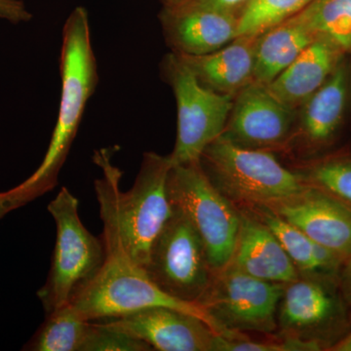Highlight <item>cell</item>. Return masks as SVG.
<instances>
[{"instance_id": "1f68e13d", "label": "cell", "mask_w": 351, "mask_h": 351, "mask_svg": "<svg viewBox=\"0 0 351 351\" xmlns=\"http://www.w3.org/2000/svg\"><path fill=\"white\" fill-rule=\"evenodd\" d=\"M161 1H162L163 6H173L179 3L182 0H161Z\"/></svg>"}, {"instance_id": "8fae6325", "label": "cell", "mask_w": 351, "mask_h": 351, "mask_svg": "<svg viewBox=\"0 0 351 351\" xmlns=\"http://www.w3.org/2000/svg\"><path fill=\"white\" fill-rule=\"evenodd\" d=\"M263 206L314 241L348 260L351 256V206L306 184L299 193Z\"/></svg>"}, {"instance_id": "9c48e42d", "label": "cell", "mask_w": 351, "mask_h": 351, "mask_svg": "<svg viewBox=\"0 0 351 351\" xmlns=\"http://www.w3.org/2000/svg\"><path fill=\"white\" fill-rule=\"evenodd\" d=\"M144 270L166 294L195 304L214 276L199 233L177 209L152 244Z\"/></svg>"}, {"instance_id": "3957f363", "label": "cell", "mask_w": 351, "mask_h": 351, "mask_svg": "<svg viewBox=\"0 0 351 351\" xmlns=\"http://www.w3.org/2000/svg\"><path fill=\"white\" fill-rule=\"evenodd\" d=\"M199 162L215 188L237 207L269 204L306 186L269 151L245 149L221 136L204 149Z\"/></svg>"}, {"instance_id": "277c9868", "label": "cell", "mask_w": 351, "mask_h": 351, "mask_svg": "<svg viewBox=\"0 0 351 351\" xmlns=\"http://www.w3.org/2000/svg\"><path fill=\"white\" fill-rule=\"evenodd\" d=\"M69 306L86 321L122 317L151 307H171L197 316L219 334L213 320L199 304L166 294L144 269L120 254H107L100 270L76 293Z\"/></svg>"}, {"instance_id": "4dcf8cb0", "label": "cell", "mask_w": 351, "mask_h": 351, "mask_svg": "<svg viewBox=\"0 0 351 351\" xmlns=\"http://www.w3.org/2000/svg\"><path fill=\"white\" fill-rule=\"evenodd\" d=\"M330 351H351V332L327 348Z\"/></svg>"}, {"instance_id": "8992f818", "label": "cell", "mask_w": 351, "mask_h": 351, "mask_svg": "<svg viewBox=\"0 0 351 351\" xmlns=\"http://www.w3.org/2000/svg\"><path fill=\"white\" fill-rule=\"evenodd\" d=\"M168 193L173 208L199 233L214 274L228 267L239 234V208L215 188L199 161L172 166Z\"/></svg>"}, {"instance_id": "d4e9b609", "label": "cell", "mask_w": 351, "mask_h": 351, "mask_svg": "<svg viewBox=\"0 0 351 351\" xmlns=\"http://www.w3.org/2000/svg\"><path fill=\"white\" fill-rule=\"evenodd\" d=\"M151 346L103 321H91L80 351H151Z\"/></svg>"}, {"instance_id": "603a6c76", "label": "cell", "mask_w": 351, "mask_h": 351, "mask_svg": "<svg viewBox=\"0 0 351 351\" xmlns=\"http://www.w3.org/2000/svg\"><path fill=\"white\" fill-rule=\"evenodd\" d=\"M314 0H251L239 16V36H260L301 12Z\"/></svg>"}, {"instance_id": "52a82bcc", "label": "cell", "mask_w": 351, "mask_h": 351, "mask_svg": "<svg viewBox=\"0 0 351 351\" xmlns=\"http://www.w3.org/2000/svg\"><path fill=\"white\" fill-rule=\"evenodd\" d=\"M161 73L177 105V138L169 157L172 166L197 162L208 145L223 134L234 97L203 86L182 58H163Z\"/></svg>"}, {"instance_id": "cb8c5ba5", "label": "cell", "mask_w": 351, "mask_h": 351, "mask_svg": "<svg viewBox=\"0 0 351 351\" xmlns=\"http://www.w3.org/2000/svg\"><path fill=\"white\" fill-rule=\"evenodd\" d=\"M304 9L320 36L351 55V0H314Z\"/></svg>"}, {"instance_id": "4fadbf2b", "label": "cell", "mask_w": 351, "mask_h": 351, "mask_svg": "<svg viewBox=\"0 0 351 351\" xmlns=\"http://www.w3.org/2000/svg\"><path fill=\"white\" fill-rule=\"evenodd\" d=\"M335 285L338 284L308 277L286 284L277 311L280 336L323 343L321 335L343 315V300L335 294Z\"/></svg>"}, {"instance_id": "2e32d148", "label": "cell", "mask_w": 351, "mask_h": 351, "mask_svg": "<svg viewBox=\"0 0 351 351\" xmlns=\"http://www.w3.org/2000/svg\"><path fill=\"white\" fill-rule=\"evenodd\" d=\"M350 96L351 64L346 56L298 110L299 136L307 147L318 149L331 142L345 119Z\"/></svg>"}, {"instance_id": "30bf717a", "label": "cell", "mask_w": 351, "mask_h": 351, "mask_svg": "<svg viewBox=\"0 0 351 351\" xmlns=\"http://www.w3.org/2000/svg\"><path fill=\"white\" fill-rule=\"evenodd\" d=\"M297 112L279 101L267 85L253 82L235 95L221 137L245 149L269 151L287 143Z\"/></svg>"}, {"instance_id": "6da1fadb", "label": "cell", "mask_w": 351, "mask_h": 351, "mask_svg": "<svg viewBox=\"0 0 351 351\" xmlns=\"http://www.w3.org/2000/svg\"><path fill=\"white\" fill-rule=\"evenodd\" d=\"M94 162L103 173L95 181V191L106 253L125 255L144 269L152 244L174 213L168 193L169 157L145 152L136 181L126 193L120 189L122 172L113 165L110 149L95 152Z\"/></svg>"}, {"instance_id": "44dd1931", "label": "cell", "mask_w": 351, "mask_h": 351, "mask_svg": "<svg viewBox=\"0 0 351 351\" xmlns=\"http://www.w3.org/2000/svg\"><path fill=\"white\" fill-rule=\"evenodd\" d=\"M90 324L91 321L82 319L68 304L46 314L43 324L25 346L24 350L80 351Z\"/></svg>"}, {"instance_id": "484cf974", "label": "cell", "mask_w": 351, "mask_h": 351, "mask_svg": "<svg viewBox=\"0 0 351 351\" xmlns=\"http://www.w3.org/2000/svg\"><path fill=\"white\" fill-rule=\"evenodd\" d=\"M320 341L282 337L277 341H254L243 337H226L218 335L213 351H318L324 350Z\"/></svg>"}, {"instance_id": "9a60e30c", "label": "cell", "mask_w": 351, "mask_h": 351, "mask_svg": "<svg viewBox=\"0 0 351 351\" xmlns=\"http://www.w3.org/2000/svg\"><path fill=\"white\" fill-rule=\"evenodd\" d=\"M237 208L239 230L228 265L269 282L286 285L299 279L294 263L269 226L249 208Z\"/></svg>"}, {"instance_id": "7c38bea8", "label": "cell", "mask_w": 351, "mask_h": 351, "mask_svg": "<svg viewBox=\"0 0 351 351\" xmlns=\"http://www.w3.org/2000/svg\"><path fill=\"white\" fill-rule=\"evenodd\" d=\"M98 321L142 339L152 350L213 351L219 335L197 316L165 306Z\"/></svg>"}, {"instance_id": "5b68a950", "label": "cell", "mask_w": 351, "mask_h": 351, "mask_svg": "<svg viewBox=\"0 0 351 351\" xmlns=\"http://www.w3.org/2000/svg\"><path fill=\"white\" fill-rule=\"evenodd\" d=\"M78 207L77 198L66 188L47 207L56 223V243L47 280L38 292L46 314L68 306L107 257L103 239L83 226Z\"/></svg>"}, {"instance_id": "f1b7e54d", "label": "cell", "mask_w": 351, "mask_h": 351, "mask_svg": "<svg viewBox=\"0 0 351 351\" xmlns=\"http://www.w3.org/2000/svg\"><path fill=\"white\" fill-rule=\"evenodd\" d=\"M27 204L24 198L21 197L17 193L12 189L0 193V219L5 215L10 213L13 210L24 206Z\"/></svg>"}, {"instance_id": "7a4b0ae2", "label": "cell", "mask_w": 351, "mask_h": 351, "mask_svg": "<svg viewBox=\"0 0 351 351\" xmlns=\"http://www.w3.org/2000/svg\"><path fill=\"white\" fill-rule=\"evenodd\" d=\"M62 34L61 100L49 147L34 174L13 189L27 203L56 186L58 177L77 135L88 101L93 96L99 82L89 16L84 7H76L69 14Z\"/></svg>"}, {"instance_id": "ac0fdd59", "label": "cell", "mask_w": 351, "mask_h": 351, "mask_svg": "<svg viewBox=\"0 0 351 351\" xmlns=\"http://www.w3.org/2000/svg\"><path fill=\"white\" fill-rule=\"evenodd\" d=\"M258 36H237L209 54L179 56L203 86L216 93L235 97L253 82Z\"/></svg>"}, {"instance_id": "4316f807", "label": "cell", "mask_w": 351, "mask_h": 351, "mask_svg": "<svg viewBox=\"0 0 351 351\" xmlns=\"http://www.w3.org/2000/svg\"><path fill=\"white\" fill-rule=\"evenodd\" d=\"M251 0H182L173 6L191 7V8L210 9L221 12L234 14L239 17L240 12ZM169 7V6H163Z\"/></svg>"}, {"instance_id": "5bb4252c", "label": "cell", "mask_w": 351, "mask_h": 351, "mask_svg": "<svg viewBox=\"0 0 351 351\" xmlns=\"http://www.w3.org/2000/svg\"><path fill=\"white\" fill-rule=\"evenodd\" d=\"M159 18L166 43L178 55L209 54L239 36V17L234 14L169 6L163 7Z\"/></svg>"}, {"instance_id": "83f0119b", "label": "cell", "mask_w": 351, "mask_h": 351, "mask_svg": "<svg viewBox=\"0 0 351 351\" xmlns=\"http://www.w3.org/2000/svg\"><path fill=\"white\" fill-rule=\"evenodd\" d=\"M32 18V13L22 0H0V19L21 24L29 22Z\"/></svg>"}, {"instance_id": "7402d4cb", "label": "cell", "mask_w": 351, "mask_h": 351, "mask_svg": "<svg viewBox=\"0 0 351 351\" xmlns=\"http://www.w3.org/2000/svg\"><path fill=\"white\" fill-rule=\"evenodd\" d=\"M304 184L322 189L351 206V156L332 154L294 170Z\"/></svg>"}, {"instance_id": "e0dca14e", "label": "cell", "mask_w": 351, "mask_h": 351, "mask_svg": "<svg viewBox=\"0 0 351 351\" xmlns=\"http://www.w3.org/2000/svg\"><path fill=\"white\" fill-rule=\"evenodd\" d=\"M346 56L339 44L327 36H318L267 86L279 101L298 110Z\"/></svg>"}, {"instance_id": "ba28073f", "label": "cell", "mask_w": 351, "mask_h": 351, "mask_svg": "<svg viewBox=\"0 0 351 351\" xmlns=\"http://www.w3.org/2000/svg\"><path fill=\"white\" fill-rule=\"evenodd\" d=\"M283 284L269 282L228 265L215 272L198 304L226 338L243 332L272 334L277 331V311Z\"/></svg>"}, {"instance_id": "ffe728a7", "label": "cell", "mask_w": 351, "mask_h": 351, "mask_svg": "<svg viewBox=\"0 0 351 351\" xmlns=\"http://www.w3.org/2000/svg\"><path fill=\"white\" fill-rule=\"evenodd\" d=\"M249 208L263 221L282 245L301 277L339 282L345 260L314 241L306 233L263 206Z\"/></svg>"}, {"instance_id": "d6986e66", "label": "cell", "mask_w": 351, "mask_h": 351, "mask_svg": "<svg viewBox=\"0 0 351 351\" xmlns=\"http://www.w3.org/2000/svg\"><path fill=\"white\" fill-rule=\"evenodd\" d=\"M320 36L306 9L258 36L254 82L269 85Z\"/></svg>"}, {"instance_id": "d6a6232c", "label": "cell", "mask_w": 351, "mask_h": 351, "mask_svg": "<svg viewBox=\"0 0 351 351\" xmlns=\"http://www.w3.org/2000/svg\"><path fill=\"white\" fill-rule=\"evenodd\" d=\"M350 324H351V311H350Z\"/></svg>"}, {"instance_id": "f546056e", "label": "cell", "mask_w": 351, "mask_h": 351, "mask_svg": "<svg viewBox=\"0 0 351 351\" xmlns=\"http://www.w3.org/2000/svg\"><path fill=\"white\" fill-rule=\"evenodd\" d=\"M338 287L343 302L351 307V256L345 261L339 272Z\"/></svg>"}]
</instances>
